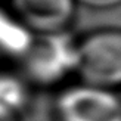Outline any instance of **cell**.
Returning <instances> with one entry per match:
<instances>
[{"instance_id":"6da1fadb","label":"cell","mask_w":121,"mask_h":121,"mask_svg":"<svg viewBox=\"0 0 121 121\" xmlns=\"http://www.w3.org/2000/svg\"><path fill=\"white\" fill-rule=\"evenodd\" d=\"M78 40L69 31L39 34L21 58L22 77L28 84L52 87L77 72Z\"/></svg>"},{"instance_id":"7a4b0ae2","label":"cell","mask_w":121,"mask_h":121,"mask_svg":"<svg viewBox=\"0 0 121 121\" xmlns=\"http://www.w3.org/2000/svg\"><path fill=\"white\" fill-rule=\"evenodd\" d=\"M77 74L89 86L121 87V30H98L78 40Z\"/></svg>"},{"instance_id":"277c9868","label":"cell","mask_w":121,"mask_h":121,"mask_svg":"<svg viewBox=\"0 0 121 121\" xmlns=\"http://www.w3.org/2000/svg\"><path fill=\"white\" fill-rule=\"evenodd\" d=\"M75 0H8V9L34 35L66 31Z\"/></svg>"},{"instance_id":"ba28073f","label":"cell","mask_w":121,"mask_h":121,"mask_svg":"<svg viewBox=\"0 0 121 121\" xmlns=\"http://www.w3.org/2000/svg\"><path fill=\"white\" fill-rule=\"evenodd\" d=\"M0 121H21V115L0 108Z\"/></svg>"},{"instance_id":"3957f363","label":"cell","mask_w":121,"mask_h":121,"mask_svg":"<svg viewBox=\"0 0 121 121\" xmlns=\"http://www.w3.org/2000/svg\"><path fill=\"white\" fill-rule=\"evenodd\" d=\"M53 121H121V104L111 90L81 83L59 93Z\"/></svg>"},{"instance_id":"52a82bcc","label":"cell","mask_w":121,"mask_h":121,"mask_svg":"<svg viewBox=\"0 0 121 121\" xmlns=\"http://www.w3.org/2000/svg\"><path fill=\"white\" fill-rule=\"evenodd\" d=\"M75 2H80L89 6V8H95V9H109L121 4V0H75Z\"/></svg>"},{"instance_id":"5b68a950","label":"cell","mask_w":121,"mask_h":121,"mask_svg":"<svg viewBox=\"0 0 121 121\" xmlns=\"http://www.w3.org/2000/svg\"><path fill=\"white\" fill-rule=\"evenodd\" d=\"M33 39L34 34L30 33L8 8L0 6V53L21 59Z\"/></svg>"},{"instance_id":"8992f818","label":"cell","mask_w":121,"mask_h":121,"mask_svg":"<svg viewBox=\"0 0 121 121\" xmlns=\"http://www.w3.org/2000/svg\"><path fill=\"white\" fill-rule=\"evenodd\" d=\"M30 100V87L22 75L0 71V108L21 115Z\"/></svg>"}]
</instances>
